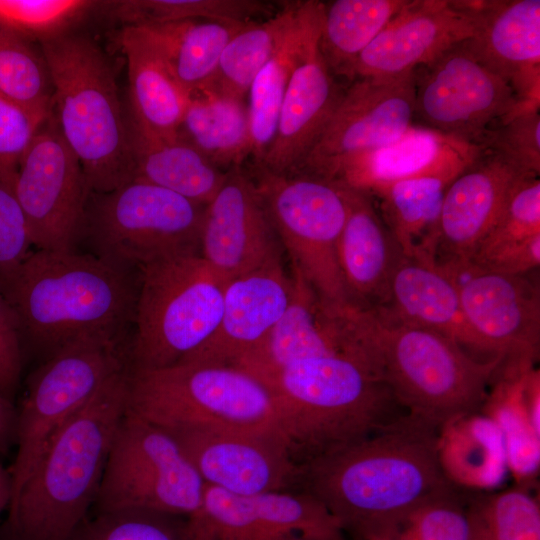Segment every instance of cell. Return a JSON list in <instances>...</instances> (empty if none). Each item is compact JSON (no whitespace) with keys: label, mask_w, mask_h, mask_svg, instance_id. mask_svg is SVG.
<instances>
[{"label":"cell","mask_w":540,"mask_h":540,"mask_svg":"<svg viewBox=\"0 0 540 540\" xmlns=\"http://www.w3.org/2000/svg\"><path fill=\"white\" fill-rule=\"evenodd\" d=\"M118 44L127 62L129 120L148 135L177 138L189 95L131 27H123Z\"/></svg>","instance_id":"cell-30"},{"label":"cell","mask_w":540,"mask_h":540,"mask_svg":"<svg viewBox=\"0 0 540 540\" xmlns=\"http://www.w3.org/2000/svg\"><path fill=\"white\" fill-rule=\"evenodd\" d=\"M293 461L302 466L351 445L401 415L375 370L345 354L297 361L262 381Z\"/></svg>","instance_id":"cell-5"},{"label":"cell","mask_w":540,"mask_h":540,"mask_svg":"<svg viewBox=\"0 0 540 540\" xmlns=\"http://www.w3.org/2000/svg\"><path fill=\"white\" fill-rule=\"evenodd\" d=\"M291 291V278L280 259L229 280L215 332L178 363L234 366L266 337L285 311Z\"/></svg>","instance_id":"cell-26"},{"label":"cell","mask_w":540,"mask_h":540,"mask_svg":"<svg viewBox=\"0 0 540 540\" xmlns=\"http://www.w3.org/2000/svg\"><path fill=\"white\" fill-rule=\"evenodd\" d=\"M254 182L276 235L296 270L326 301L352 304L337 258L348 210V187L311 174H276L250 163Z\"/></svg>","instance_id":"cell-11"},{"label":"cell","mask_w":540,"mask_h":540,"mask_svg":"<svg viewBox=\"0 0 540 540\" xmlns=\"http://www.w3.org/2000/svg\"><path fill=\"white\" fill-rule=\"evenodd\" d=\"M321 18L322 12L310 29L294 66L274 141L263 161L256 163L276 174L292 175L298 170L345 90L320 52Z\"/></svg>","instance_id":"cell-23"},{"label":"cell","mask_w":540,"mask_h":540,"mask_svg":"<svg viewBox=\"0 0 540 540\" xmlns=\"http://www.w3.org/2000/svg\"><path fill=\"white\" fill-rule=\"evenodd\" d=\"M448 185L438 178H414L371 194L377 197L379 214L403 256L434 264L439 217Z\"/></svg>","instance_id":"cell-34"},{"label":"cell","mask_w":540,"mask_h":540,"mask_svg":"<svg viewBox=\"0 0 540 540\" xmlns=\"http://www.w3.org/2000/svg\"><path fill=\"white\" fill-rule=\"evenodd\" d=\"M17 410L0 394V453L7 454L16 442Z\"/></svg>","instance_id":"cell-51"},{"label":"cell","mask_w":540,"mask_h":540,"mask_svg":"<svg viewBox=\"0 0 540 540\" xmlns=\"http://www.w3.org/2000/svg\"><path fill=\"white\" fill-rule=\"evenodd\" d=\"M48 65L51 113L91 193L132 179L129 127L108 58L89 37L64 32L38 42Z\"/></svg>","instance_id":"cell-6"},{"label":"cell","mask_w":540,"mask_h":540,"mask_svg":"<svg viewBox=\"0 0 540 540\" xmlns=\"http://www.w3.org/2000/svg\"><path fill=\"white\" fill-rule=\"evenodd\" d=\"M127 408L167 430L257 433L283 440L269 388L236 366L177 363L130 369Z\"/></svg>","instance_id":"cell-7"},{"label":"cell","mask_w":540,"mask_h":540,"mask_svg":"<svg viewBox=\"0 0 540 540\" xmlns=\"http://www.w3.org/2000/svg\"><path fill=\"white\" fill-rule=\"evenodd\" d=\"M322 8V1H300L293 26L249 87L247 107L252 163H261L274 141L291 74L307 35L321 15Z\"/></svg>","instance_id":"cell-35"},{"label":"cell","mask_w":540,"mask_h":540,"mask_svg":"<svg viewBox=\"0 0 540 540\" xmlns=\"http://www.w3.org/2000/svg\"><path fill=\"white\" fill-rule=\"evenodd\" d=\"M273 4L258 0H127L112 4L110 15L124 26L182 20L251 23L274 14Z\"/></svg>","instance_id":"cell-39"},{"label":"cell","mask_w":540,"mask_h":540,"mask_svg":"<svg viewBox=\"0 0 540 540\" xmlns=\"http://www.w3.org/2000/svg\"><path fill=\"white\" fill-rule=\"evenodd\" d=\"M283 540H306V539H302V538H287V539H283Z\"/></svg>","instance_id":"cell-53"},{"label":"cell","mask_w":540,"mask_h":540,"mask_svg":"<svg viewBox=\"0 0 540 540\" xmlns=\"http://www.w3.org/2000/svg\"><path fill=\"white\" fill-rule=\"evenodd\" d=\"M528 176L484 150L446 188L434 264L445 271L465 267L516 184Z\"/></svg>","instance_id":"cell-22"},{"label":"cell","mask_w":540,"mask_h":540,"mask_svg":"<svg viewBox=\"0 0 540 540\" xmlns=\"http://www.w3.org/2000/svg\"><path fill=\"white\" fill-rule=\"evenodd\" d=\"M130 367L114 374L51 438L9 506L13 540H69L95 502L128 406Z\"/></svg>","instance_id":"cell-2"},{"label":"cell","mask_w":540,"mask_h":540,"mask_svg":"<svg viewBox=\"0 0 540 540\" xmlns=\"http://www.w3.org/2000/svg\"><path fill=\"white\" fill-rule=\"evenodd\" d=\"M0 289L20 335L49 356L81 334L128 331L138 271L91 253L37 249L0 278Z\"/></svg>","instance_id":"cell-3"},{"label":"cell","mask_w":540,"mask_h":540,"mask_svg":"<svg viewBox=\"0 0 540 540\" xmlns=\"http://www.w3.org/2000/svg\"><path fill=\"white\" fill-rule=\"evenodd\" d=\"M202 204L132 179L113 191L91 193L80 240L91 254L138 271L154 261L199 253Z\"/></svg>","instance_id":"cell-10"},{"label":"cell","mask_w":540,"mask_h":540,"mask_svg":"<svg viewBox=\"0 0 540 540\" xmlns=\"http://www.w3.org/2000/svg\"><path fill=\"white\" fill-rule=\"evenodd\" d=\"M246 24L182 20L129 27L190 95L210 84L225 46Z\"/></svg>","instance_id":"cell-29"},{"label":"cell","mask_w":540,"mask_h":540,"mask_svg":"<svg viewBox=\"0 0 540 540\" xmlns=\"http://www.w3.org/2000/svg\"><path fill=\"white\" fill-rule=\"evenodd\" d=\"M276 237L252 179L242 167L229 170L205 207L199 255L229 281L280 259Z\"/></svg>","instance_id":"cell-20"},{"label":"cell","mask_w":540,"mask_h":540,"mask_svg":"<svg viewBox=\"0 0 540 540\" xmlns=\"http://www.w3.org/2000/svg\"><path fill=\"white\" fill-rule=\"evenodd\" d=\"M46 117L0 93V182L13 192L21 159Z\"/></svg>","instance_id":"cell-47"},{"label":"cell","mask_w":540,"mask_h":540,"mask_svg":"<svg viewBox=\"0 0 540 540\" xmlns=\"http://www.w3.org/2000/svg\"><path fill=\"white\" fill-rule=\"evenodd\" d=\"M28 226L13 190L0 182V278L30 253Z\"/></svg>","instance_id":"cell-48"},{"label":"cell","mask_w":540,"mask_h":540,"mask_svg":"<svg viewBox=\"0 0 540 540\" xmlns=\"http://www.w3.org/2000/svg\"><path fill=\"white\" fill-rule=\"evenodd\" d=\"M0 93L41 116L51 113L53 87L39 44L2 26Z\"/></svg>","instance_id":"cell-40"},{"label":"cell","mask_w":540,"mask_h":540,"mask_svg":"<svg viewBox=\"0 0 540 540\" xmlns=\"http://www.w3.org/2000/svg\"><path fill=\"white\" fill-rule=\"evenodd\" d=\"M186 531L189 540H345L338 520L304 491L246 496L207 484Z\"/></svg>","instance_id":"cell-16"},{"label":"cell","mask_w":540,"mask_h":540,"mask_svg":"<svg viewBox=\"0 0 540 540\" xmlns=\"http://www.w3.org/2000/svg\"><path fill=\"white\" fill-rule=\"evenodd\" d=\"M481 147L529 176L540 174V105L521 104L492 125Z\"/></svg>","instance_id":"cell-45"},{"label":"cell","mask_w":540,"mask_h":540,"mask_svg":"<svg viewBox=\"0 0 540 540\" xmlns=\"http://www.w3.org/2000/svg\"><path fill=\"white\" fill-rule=\"evenodd\" d=\"M168 431L207 485L246 496L298 490L301 468L277 436L198 429Z\"/></svg>","instance_id":"cell-19"},{"label":"cell","mask_w":540,"mask_h":540,"mask_svg":"<svg viewBox=\"0 0 540 540\" xmlns=\"http://www.w3.org/2000/svg\"><path fill=\"white\" fill-rule=\"evenodd\" d=\"M358 336L399 406L436 428L480 410L503 363L481 359L382 307L350 308Z\"/></svg>","instance_id":"cell-4"},{"label":"cell","mask_w":540,"mask_h":540,"mask_svg":"<svg viewBox=\"0 0 540 540\" xmlns=\"http://www.w3.org/2000/svg\"><path fill=\"white\" fill-rule=\"evenodd\" d=\"M98 4L87 0H0V26L38 43L67 32Z\"/></svg>","instance_id":"cell-46"},{"label":"cell","mask_w":540,"mask_h":540,"mask_svg":"<svg viewBox=\"0 0 540 540\" xmlns=\"http://www.w3.org/2000/svg\"><path fill=\"white\" fill-rule=\"evenodd\" d=\"M362 540H477L468 501L457 492L425 502Z\"/></svg>","instance_id":"cell-41"},{"label":"cell","mask_w":540,"mask_h":540,"mask_svg":"<svg viewBox=\"0 0 540 540\" xmlns=\"http://www.w3.org/2000/svg\"><path fill=\"white\" fill-rule=\"evenodd\" d=\"M12 496V482L9 470L0 465V514L9 507Z\"/></svg>","instance_id":"cell-52"},{"label":"cell","mask_w":540,"mask_h":540,"mask_svg":"<svg viewBox=\"0 0 540 540\" xmlns=\"http://www.w3.org/2000/svg\"><path fill=\"white\" fill-rule=\"evenodd\" d=\"M533 366L529 361L502 363L481 406L502 434L508 471L519 483L533 479L540 465V429L525 399L526 374Z\"/></svg>","instance_id":"cell-36"},{"label":"cell","mask_w":540,"mask_h":540,"mask_svg":"<svg viewBox=\"0 0 540 540\" xmlns=\"http://www.w3.org/2000/svg\"><path fill=\"white\" fill-rule=\"evenodd\" d=\"M402 256L373 197L348 187V210L337 244V258L351 303L361 308L384 306Z\"/></svg>","instance_id":"cell-27"},{"label":"cell","mask_w":540,"mask_h":540,"mask_svg":"<svg viewBox=\"0 0 540 540\" xmlns=\"http://www.w3.org/2000/svg\"><path fill=\"white\" fill-rule=\"evenodd\" d=\"M300 1L285 2L271 16L242 27L225 46L208 86L247 99L249 87L293 26Z\"/></svg>","instance_id":"cell-38"},{"label":"cell","mask_w":540,"mask_h":540,"mask_svg":"<svg viewBox=\"0 0 540 540\" xmlns=\"http://www.w3.org/2000/svg\"><path fill=\"white\" fill-rule=\"evenodd\" d=\"M14 194L37 249L76 250L91 192L52 113L21 159Z\"/></svg>","instance_id":"cell-14"},{"label":"cell","mask_w":540,"mask_h":540,"mask_svg":"<svg viewBox=\"0 0 540 540\" xmlns=\"http://www.w3.org/2000/svg\"><path fill=\"white\" fill-rule=\"evenodd\" d=\"M20 337L14 313L0 289V394L9 400L22 370Z\"/></svg>","instance_id":"cell-49"},{"label":"cell","mask_w":540,"mask_h":540,"mask_svg":"<svg viewBox=\"0 0 540 540\" xmlns=\"http://www.w3.org/2000/svg\"><path fill=\"white\" fill-rule=\"evenodd\" d=\"M438 428L409 414L302 466L298 490L320 501L357 540L455 492L437 452Z\"/></svg>","instance_id":"cell-1"},{"label":"cell","mask_w":540,"mask_h":540,"mask_svg":"<svg viewBox=\"0 0 540 540\" xmlns=\"http://www.w3.org/2000/svg\"><path fill=\"white\" fill-rule=\"evenodd\" d=\"M539 264L540 234L467 267L509 275H525L538 268Z\"/></svg>","instance_id":"cell-50"},{"label":"cell","mask_w":540,"mask_h":540,"mask_svg":"<svg viewBox=\"0 0 540 540\" xmlns=\"http://www.w3.org/2000/svg\"><path fill=\"white\" fill-rule=\"evenodd\" d=\"M437 452L441 469L454 486L493 488L503 481L508 471L498 426L478 412L441 426Z\"/></svg>","instance_id":"cell-33"},{"label":"cell","mask_w":540,"mask_h":540,"mask_svg":"<svg viewBox=\"0 0 540 540\" xmlns=\"http://www.w3.org/2000/svg\"><path fill=\"white\" fill-rule=\"evenodd\" d=\"M466 41L413 71V124L481 147L488 129L524 103Z\"/></svg>","instance_id":"cell-13"},{"label":"cell","mask_w":540,"mask_h":540,"mask_svg":"<svg viewBox=\"0 0 540 540\" xmlns=\"http://www.w3.org/2000/svg\"><path fill=\"white\" fill-rule=\"evenodd\" d=\"M444 272L453 278L466 319L491 358L536 363L540 343L538 284L525 275L472 267Z\"/></svg>","instance_id":"cell-18"},{"label":"cell","mask_w":540,"mask_h":540,"mask_svg":"<svg viewBox=\"0 0 540 540\" xmlns=\"http://www.w3.org/2000/svg\"><path fill=\"white\" fill-rule=\"evenodd\" d=\"M477 540H540V505L517 487L467 499Z\"/></svg>","instance_id":"cell-42"},{"label":"cell","mask_w":540,"mask_h":540,"mask_svg":"<svg viewBox=\"0 0 540 540\" xmlns=\"http://www.w3.org/2000/svg\"><path fill=\"white\" fill-rule=\"evenodd\" d=\"M130 337L128 331L81 334L51 353L31 376L17 411L9 506L57 431L108 379L130 367Z\"/></svg>","instance_id":"cell-9"},{"label":"cell","mask_w":540,"mask_h":540,"mask_svg":"<svg viewBox=\"0 0 540 540\" xmlns=\"http://www.w3.org/2000/svg\"><path fill=\"white\" fill-rule=\"evenodd\" d=\"M177 137L221 171L251 157L247 99L206 86L189 95Z\"/></svg>","instance_id":"cell-31"},{"label":"cell","mask_w":540,"mask_h":540,"mask_svg":"<svg viewBox=\"0 0 540 540\" xmlns=\"http://www.w3.org/2000/svg\"><path fill=\"white\" fill-rule=\"evenodd\" d=\"M408 1L323 2L318 45L325 63L338 80L348 83L353 80L358 57Z\"/></svg>","instance_id":"cell-37"},{"label":"cell","mask_w":540,"mask_h":540,"mask_svg":"<svg viewBox=\"0 0 540 540\" xmlns=\"http://www.w3.org/2000/svg\"><path fill=\"white\" fill-rule=\"evenodd\" d=\"M473 34L464 0H409L358 57L353 80L412 72Z\"/></svg>","instance_id":"cell-21"},{"label":"cell","mask_w":540,"mask_h":540,"mask_svg":"<svg viewBox=\"0 0 540 540\" xmlns=\"http://www.w3.org/2000/svg\"><path fill=\"white\" fill-rule=\"evenodd\" d=\"M205 483L167 429L127 408L114 437L94 512L149 509L188 517Z\"/></svg>","instance_id":"cell-12"},{"label":"cell","mask_w":540,"mask_h":540,"mask_svg":"<svg viewBox=\"0 0 540 540\" xmlns=\"http://www.w3.org/2000/svg\"><path fill=\"white\" fill-rule=\"evenodd\" d=\"M69 540H189L186 517L149 509L94 512Z\"/></svg>","instance_id":"cell-43"},{"label":"cell","mask_w":540,"mask_h":540,"mask_svg":"<svg viewBox=\"0 0 540 540\" xmlns=\"http://www.w3.org/2000/svg\"><path fill=\"white\" fill-rule=\"evenodd\" d=\"M474 22L468 47L522 103L540 104V0H464Z\"/></svg>","instance_id":"cell-24"},{"label":"cell","mask_w":540,"mask_h":540,"mask_svg":"<svg viewBox=\"0 0 540 540\" xmlns=\"http://www.w3.org/2000/svg\"><path fill=\"white\" fill-rule=\"evenodd\" d=\"M539 234L540 180L539 176H528L516 184L494 225L466 266L475 265Z\"/></svg>","instance_id":"cell-44"},{"label":"cell","mask_w":540,"mask_h":540,"mask_svg":"<svg viewBox=\"0 0 540 540\" xmlns=\"http://www.w3.org/2000/svg\"><path fill=\"white\" fill-rule=\"evenodd\" d=\"M382 308L405 322L448 337L473 356L495 359L468 323L453 278L435 264L402 256Z\"/></svg>","instance_id":"cell-28"},{"label":"cell","mask_w":540,"mask_h":540,"mask_svg":"<svg viewBox=\"0 0 540 540\" xmlns=\"http://www.w3.org/2000/svg\"><path fill=\"white\" fill-rule=\"evenodd\" d=\"M483 151L478 145L412 124L392 141L350 158L333 181L369 195L407 179L431 177L450 183Z\"/></svg>","instance_id":"cell-25"},{"label":"cell","mask_w":540,"mask_h":540,"mask_svg":"<svg viewBox=\"0 0 540 540\" xmlns=\"http://www.w3.org/2000/svg\"><path fill=\"white\" fill-rule=\"evenodd\" d=\"M128 127L132 179L163 187L202 204L211 201L227 172L216 168L178 137L165 139L148 135L130 120Z\"/></svg>","instance_id":"cell-32"},{"label":"cell","mask_w":540,"mask_h":540,"mask_svg":"<svg viewBox=\"0 0 540 540\" xmlns=\"http://www.w3.org/2000/svg\"><path fill=\"white\" fill-rule=\"evenodd\" d=\"M291 282V297L281 317L234 366L261 381L297 361L331 354L348 355L374 369L348 313L349 305L326 301L296 270Z\"/></svg>","instance_id":"cell-17"},{"label":"cell","mask_w":540,"mask_h":540,"mask_svg":"<svg viewBox=\"0 0 540 540\" xmlns=\"http://www.w3.org/2000/svg\"><path fill=\"white\" fill-rule=\"evenodd\" d=\"M227 280L199 255L160 259L138 270L131 370L174 365L215 332Z\"/></svg>","instance_id":"cell-8"},{"label":"cell","mask_w":540,"mask_h":540,"mask_svg":"<svg viewBox=\"0 0 540 540\" xmlns=\"http://www.w3.org/2000/svg\"><path fill=\"white\" fill-rule=\"evenodd\" d=\"M414 101L413 71L394 77L355 78L345 87L324 130L294 174L333 180L350 158L392 141L410 127Z\"/></svg>","instance_id":"cell-15"}]
</instances>
